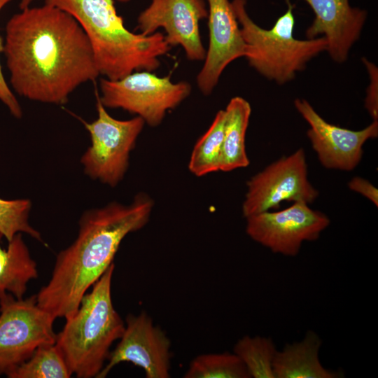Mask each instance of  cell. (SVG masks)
Returning a JSON list of instances; mask_svg holds the SVG:
<instances>
[{"label": "cell", "mask_w": 378, "mask_h": 378, "mask_svg": "<svg viewBox=\"0 0 378 378\" xmlns=\"http://www.w3.org/2000/svg\"><path fill=\"white\" fill-rule=\"evenodd\" d=\"M6 26L4 51L14 90L30 100L64 104L79 85L100 74L76 20L49 4L28 7Z\"/></svg>", "instance_id": "6da1fadb"}, {"label": "cell", "mask_w": 378, "mask_h": 378, "mask_svg": "<svg viewBox=\"0 0 378 378\" xmlns=\"http://www.w3.org/2000/svg\"><path fill=\"white\" fill-rule=\"evenodd\" d=\"M153 201L139 193L129 204L112 202L83 212L74 241L57 255L51 277L36 295L55 318H67L113 262L123 239L148 222Z\"/></svg>", "instance_id": "7a4b0ae2"}, {"label": "cell", "mask_w": 378, "mask_h": 378, "mask_svg": "<svg viewBox=\"0 0 378 378\" xmlns=\"http://www.w3.org/2000/svg\"><path fill=\"white\" fill-rule=\"evenodd\" d=\"M127 1V0H122ZM73 16L91 45L99 74L115 80L138 71H153L160 57L171 47L164 35H149L128 30L115 9L113 0H46Z\"/></svg>", "instance_id": "3957f363"}, {"label": "cell", "mask_w": 378, "mask_h": 378, "mask_svg": "<svg viewBox=\"0 0 378 378\" xmlns=\"http://www.w3.org/2000/svg\"><path fill=\"white\" fill-rule=\"evenodd\" d=\"M114 263L86 293L77 310L66 318L55 345L70 372L78 378L96 377L105 365L110 348L122 336L125 322L113 304Z\"/></svg>", "instance_id": "277c9868"}, {"label": "cell", "mask_w": 378, "mask_h": 378, "mask_svg": "<svg viewBox=\"0 0 378 378\" xmlns=\"http://www.w3.org/2000/svg\"><path fill=\"white\" fill-rule=\"evenodd\" d=\"M287 2V10L269 29L262 28L250 18L246 0L231 2L246 44L244 57L260 74L279 85L292 80L328 47L323 36L305 40L295 38L293 7L289 0Z\"/></svg>", "instance_id": "5b68a950"}, {"label": "cell", "mask_w": 378, "mask_h": 378, "mask_svg": "<svg viewBox=\"0 0 378 378\" xmlns=\"http://www.w3.org/2000/svg\"><path fill=\"white\" fill-rule=\"evenodd\" d=\"M97 118L92 122L83 121L89 132L91 145L80 158L85 174L111 187L123 178L129 158L145 122L139 116L118 120L106 111L97 94Z\"/></svg>", "instance_id": "8992f818"}, {"label": "cell", "mask_w": 378, "mask_h": 378, "mask_svg": "<svg viewBox=\"0 0 378 378\" xmlns=\"http://www.w3.org/2000/svg\"><path fill=\"white\" fill-rule=\"evenodd\" d=\"M55 319L38 306L36 295L17 299L0 293V376H8L40 345L55 344Z\"/></svg>", "instance_id": "52a82bcc"}, {"label": "cell", "mask_w": 378, "mask_h": 378, "mask_svg": "<svg viewBox=\"0 0 378 378\" xmlns=\"http://www.w3.org/2000/svg\"><path fill=\"white\" fill-rule=\"evenodd\" d=\"M99 99L105 108H122L141 118L151 127L159 125L166 113L176 108L190 93L187 82L173 83L170 76L160 77L138 71L115 80H100Z\"/></svg>", "instance_id": "ba28073f"}, {"label": "cell", "mask_w": 378, "mask_h": 378, "mask_svg": "<svg viewBox=\"0 0 378 378\" xmlns=\"http://www.w3.org/2000/svg\"><path fill=\"white\" fill-rule=\"evenodd\" d=\"M304 150L300 148L284 156L257 173L247 181L242 204L246 218L272 209L284 201L311 204L318 196L308 179Z\"/></svg>", "instance_id": "9c48e42d"}, {"label": "cell", "mask_w": 378, "mask_h": 378, "mask_svg": "<svg viewBox=\"0 0 378 378\" xmlns=\"http://www.w3.org/2000/svg\"><path fill=\"white\" fill-rule=\"evenodd\" d=\"M329 218L312 209L308 204L295 202L279 211H265L246 218V232L255 242L274 253L298 254L304 241L317 240L330 225Z\"/></svg>", "instance_id": "30bf717a"}, {"label": "cell", "mask_w": 378, "mask_h": 378, "mask_svg": "<svg viewBox=\"0 0 378 378\" xmlns=\"http://www.w3.org/2000/svg\"><path fill=\"white\" fill-rule=\"evenodd\" d=\"M118 340L97 378L106 377L115 365L122 362L140 367L146 378L170 377L171 341L145 312L127 316L123 333Z\"/></svg>", "instance_id": "8fae6325"}, {"label": "cell", "mask_w": 378, "mask_h": 378, "mask_svg": "<svg viewBox=\"0 0 378 378\" xmlns=\"http://www.w3.org/2000/svg\"><path fill=\"white\" fill-rule=\"evenodd\" d=\"M204 0H152L139 15L137 28L149 35L163 28L168 45L181 46L190 60H204L206 50L200 33V22L206 18Z\"/></svg>", "instance_id": "7c38bea8"}, {"label": "cell", "mask_w": 378, "mask_h": 378, "mask_svg": "<svg viewBox=\"0 0 378 378\" xmlns=\"http://www.w3.org/2000/svg\"><path fill=\"white\" fill-rule=\"evenodd\" d=\"M294 105L310 127L307 136L325 168L353 170L361 160L364 144L378 136V120L360 130H351L328 122L304 99H296Z\"/></svg>", "instance_id": "4fadbf2b"}, {"label": "cell", "mask_w": 378, "mask_h": 378, "mask_svg": "<svg viewBox=\"0 0 378 378\" xmlns=\"http://www.w3.org/2000/svg\"><path fill=\"white\" fill-rule=\"evenodd\" d=\"M209 47L204 63L197 76L199 89L210 94L225 67L245 56L246 44L229 0H207Z\"/></svg>", "instance_id": "5bb4252c"}, {"label": "cell", "mask_w": 378, "mask_h": 378, "mask_svg": "<svg viewBox=\"0 0 378 378\" xmlns=\"http://www.w3.org/2000/svg\"><path fill=\"white\" fill-rule=\"evenodd\" d=\"M304 1L314 13V19L306 30L307 38L325 37L326 51L331 59L337 63L345 62L351 47L360 38L367 12L351 6L349 0Z\"/></svg>", "instance_id": "9a60e30c"}, {"label": "cell", "mask_w": 378, "mask_h": 378, "mask_svg": "<svg viewBox=\"0 0 378 378\" xmlns=\"http://www.w3.org/2000/svg\"><path fill=\"white\" fill-rule=\"evenodd\" d=\"M320 337L308 330L300 342L287 344L276 351L273 361L274 378H338L340 372L327 369L319 359Z\"/></svg>", "instance_id": "2e32d148"}, {"label": "cell", "mask_w": 378, "mask_h": 378, "mask_svg": "<svg viewBox=\"0 0 378 378\" xmlns=\"http://www.w3.org/2000/svg\"><path fill=\"white\" fill-rule=\"evenodd\" d=\"M251 108L241 97L230 99L225 109V124L220 171L230 172L249 164L245 138Z\"/></svg>", "instance_id": "e0dca14e"}, {"label": "cell", "mask_w": 378, "mask_h": 378, "mask_svg": "<svg viewBox=\"0 0 378 378\" xmlns=\"http://www.w3.org/2000/svg\"><path fill=\"white\" fill-rule=\"evenodd\" d=\"M38 275L36 262L31 257L22 233L8 241L6 249L0 246V293H8L22 299L28 283Z\"/></svg>", "instance_id": "ac0fdd59"}, {"label": "cell", "mask_w": 378, "mask_h": 378, "mask_svg": "<svg viewBox=\"0 0 378 378\" xmlns=\"http://www.w3.org/2000/svg\"><path fill=\"white\" fill-rule=\"evenodd\" d=\"M225 110H220L211 126L195 144L190 158L188 169L197 176L220 171Z\"/></svg>", "instance_id": "d6986e66"}, {"label": "cell", "mask_w": 378, "mask_h": 378, "mask_svg": "<svg viewBox=\"0 0 378 378\" xmlns=\"http://www.w3.org/2000/svg\"><path fill=\"white\" fill-rule=\"evenodd\" d=\"M276 351L272 338L259 335H244L233 349L253 378H274L273 361Z\"/></svg>", "instance_id": "ffe728a7"}, {"label": "cell", "mask_w": 378, "mask_h": 378, "mask_svg": "<svg viewBox=\"0 0 378 378\" xmlns=\"http://www.w3.org/2000/svg\"><path fill=\"white\" fill-rule=\"evenodd\" d=\"M72 375L55 344L37 347L29 359L7 377L8 378H69Z\"/></svg>", "instance_id": "44dd1931"}, {"label": "cell", "mask_w": 378, "mask_h": 378, "mask_svg": "<svg viewBox=\"0 0 378 378\" xmlns=\"http://www.w3.org/2000/svg\"><path fill=\"white\" fill-rule=\"evenodd\" d=\"M184 378H250L242 360L234 353L202 354L190 363Z\"/></svg>", "instance_id": "7402d4cb"}, {"label": "cell", "mask_w": 378, "mask_h": 378, "mask_svg": "<svg viewBox=\"0 0 378 378\" xmlns=\"http://www.w3.org/2000/svg\"><path fill=\"white\" fill-rule=\"evenodd\" d=\"M31 208V201L27 199L0 198V239L4 237L9 241L16 234L23 232L44 243L40 232L29 223Z\"/></svg>", "instance_id": "603a6c76"}, {"label": "cell", "mask_w": 378, "mask_h": 378, "mask_svg": "<svg viewBox=\"0 0 378 378\" xmlns=\"http://www.w3.org/2000/svg\"><path fill=\"white\" fill-rule=\"evenodd\" d=\"M12 0H0L1 10ZM4 51V41L0 36V53ZM0 101L8 108L10 113L16 118H20L22 111L12 90L8 87L2 73L0 63Z\"/></svg>", "instance_id": "cb8c5ba5"}, {"label": "cell", "mask_w": 378, "mask_h": 378, "mask_svg": "<svg viewBox=\"0 0 378 378\" xmlns=\"http://www.w3.org/2000/svg\"><path fill=\"white\" fill-rule=\"evenodd\" d=\"M362 60L367 67L370 78V83L368 88L365 106L373 120H377V69L374 64L368 61L366 58H363Z\"/></svg>", "instance_id": "d4e9b609"}, {"label": "cell", "mask_w": 378, "mask_h": 378, "mask_svg": "<svg viewBox=\"0 0 378 378\" xmlns=\"http://www.w3.org/2000/svg\"><path fill=\"white\" fill-rule=\"evenodd\" d=\"M348 186L350 190L361 194L376 206H378V190L368 180L356 176L351 179Z\"/></svg>", "instance_id": "484cf974"}, {"label": "cell", "mask_w": 378, "mask_h": 378, "mask_svg": "<svg viewBox=\"0 0 378 378\" xmlns=\"http://www.w3.org/2000/svg\"><path fill=\"white\" fill-rule=\"evenodd\" d=\"M34 1L35 0H20L19 6L20 10L29 7Z\"/></svg>", "instance_id": "4316f807"}]
</instances>
